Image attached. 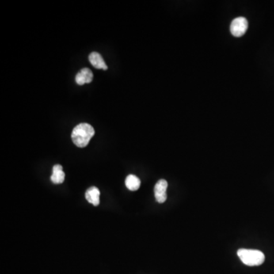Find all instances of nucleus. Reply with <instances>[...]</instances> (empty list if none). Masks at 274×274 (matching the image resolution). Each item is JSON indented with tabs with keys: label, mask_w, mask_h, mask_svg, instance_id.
I'll return each instance as SVG.
<instances>
[{
	"label": "nucleus",
	"mask_w": 274,
	"mask_h": 274,
	"mask_svg": "<svg viewBox=\"0 0 274 274\" xmlns=\"http://www.w3.org/2000/svg\"><path fill=\"white\" fill-rule=\"evenodd\" d=\"M65 173L63 167L60 165H55L53 167V174L51 177V181L54 184H62L64 181Z\"/></svg>",
	"instance_id": "nucleus-6"
},
{
	"label": "nucleus",
	"mask_w": 274,
	"mask_h": 274,
	"mask_svg": "<svg viewBox=\"0 0 274 274\" xmlns=\"http://www.w3.org/2000/svg\"><path fill=\"white\" fill-rule=\"evenodd\" d=\"M238 256L243 264L250 267L261 265L265 260V256L262 252L252 249H239Z\"/></svg>",
	"instance_id": "nucleus-2"
},
{
	"label": "nucleus",
	"mask_w": 274,
	"mask_h": 274,
	"mask_svg": "<svg viewBox=\"0 0 274 274\" xmlns=\"http://www.w3.org/2000/svg\"><path fill=\"white\" fill-rule=\"evenodd\" d=\"M76 82L79 85H83L84 84L86 83V80H85V77H84L81 72L77 73V76H76Z\"/></svg>",
	"instance_id": "nucleus-10"
},
{
	"label": "nucleus",
	"mask_w": 274,
	"mask_h": 274,
	"mask_svg": "<svg viewBox=\"0 0 274 274\" xmlns=\"http://www.w3.org/2000/svg\"><path fill=\"white\" fill-rule=\"evenodd\" d=\"M125 184L130 191H135L139 189L141 182L139 177L134 175H130L126 178Z\"/></svg>",
	"instance_id": "nucleus-8"
},
{
	"label": "nucleus",
	"mask_w": 274,
	"mask_h": 274,
	"mask_svg": "<svg viewBox=\"0 0 274 274\" xmlns=\"http://www.w3.org/2000/svg\"><path fill=\"white\" fill-rule=\"evenodd\" d=\"M91 64L98 70H108V66L106 64L101 54L97 52L91 53L89 57Z\"/></svg>",
	"instance_id": "nucleus-5"
},
{
	"label": "nucleus",
	"mask_w": 274,
	"mask_h": 274,
	"mask_svg": "<svg viewBox=\"0 0 274 274\" xmlns=\"http://www.w3.org/2000/svg\"><path fill=\"white\" fill-rule=\"evenodd\" d=\"M80 72L85 77L87 84L91 83L92 82V80H93V73L89 70V68H84V69L80 70Z\"/></svg>",
	"instance_id": "nucleus-9"
},
{
	"label": "nucleus",
	"mask_w": 274,
	"mask_h": 274,
	"mask_svg": "<svg viewBox=\"0 0 274 274\" xmlns=\"http://www.w3.org/2000/svg\"><path fill=\"white\" fill-rule=\"evenodd\" d=\"M85 198L89 203H92L94 206L99 205V203H100V199H99L100 198V191H99L98 188H96V187H92V188H89L85 193Z\"/></svg>",
	"instance_id": "nucleus-7"
},
{
	"label": "nucleus",
	"mask_w": 274,
	"mask_h": 274,
	"mask_svg": "<svg viewBox=\"0 0 274 274\" xmlns=\"http://www.w3.org/2000/svg\"><path fill=\"white\" fill-rule=\"evenodd\" d=\"M95 133L94 128L89 123H79L73 129L72 139L76 146L84 148L89 144Z\"/></svg>",
	"instance_id": "nucleus-1"
},
{
	"label": "nucleus",
	"mask_w": 274,
	"mask_h": 274,
	"mask_svg": "<svg viewBox=\"0 0 274 274\" xmlns=\"http://www.w3.org/2000/svg\"><path fill=\"white\" fill-rule=\"evenodd\" d=\"M248 28V20L244 17H238L232 21L230 31L233 36L239 38L245 35Z\"/></svg>",
	"instance_id": "nucleus-3"
},
{
	"label": "nucleus",
	"mask_w": 274,
	"mask_h": 274,
	"mask_svg": "<svg viewBox=\"0 0 274 274\" xmlns=\"http://www.w3.org/2000/svg\"><path fill=\"white\" fill-rule=\"evenodd\" d=\"M167 188H168V182L164 179L158 180L155 185V197L158 203H163L166 200Z\"/></svg>",
	"instance_id": "nucleus-4"
}]
</instances>
